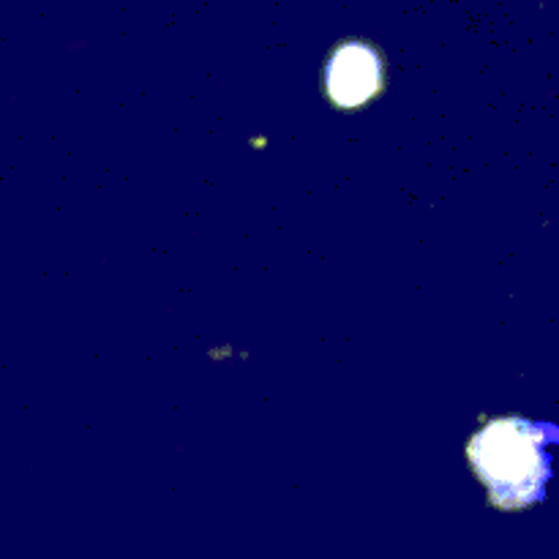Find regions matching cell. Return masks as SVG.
I'll return each instance as SVG.
<instances>
[{"mask_svg":"<svg viewBox=\"0 0 559 559\" xmlns=\"http://www.w3.org/2000/svg\"><path fill=\"white\" fill-rule=\"evenodd\" d=\"M469 462L478 478L489 486L495 506L522 508L540 497V435L524 420H495L480 429L469 442Z\"/></svg>","mask_w":559,"mask_h":559,"instance_id":"obj_1","label":"cell"},{"mask_svg":"<svg viewBox=\"0 0 559 559\" xmlns=\"http://www.w3.org/2000/svg\"><path fill=\"white\" fill-rule=\"evenodd\" d=\"M385 85L382 60L369 44H342L325 66V93L338 109H358Z\"/></svg>","mask_w":559,"mask_h":559,"instance_id":"obj_2","label":"cell"}]
</instances>
